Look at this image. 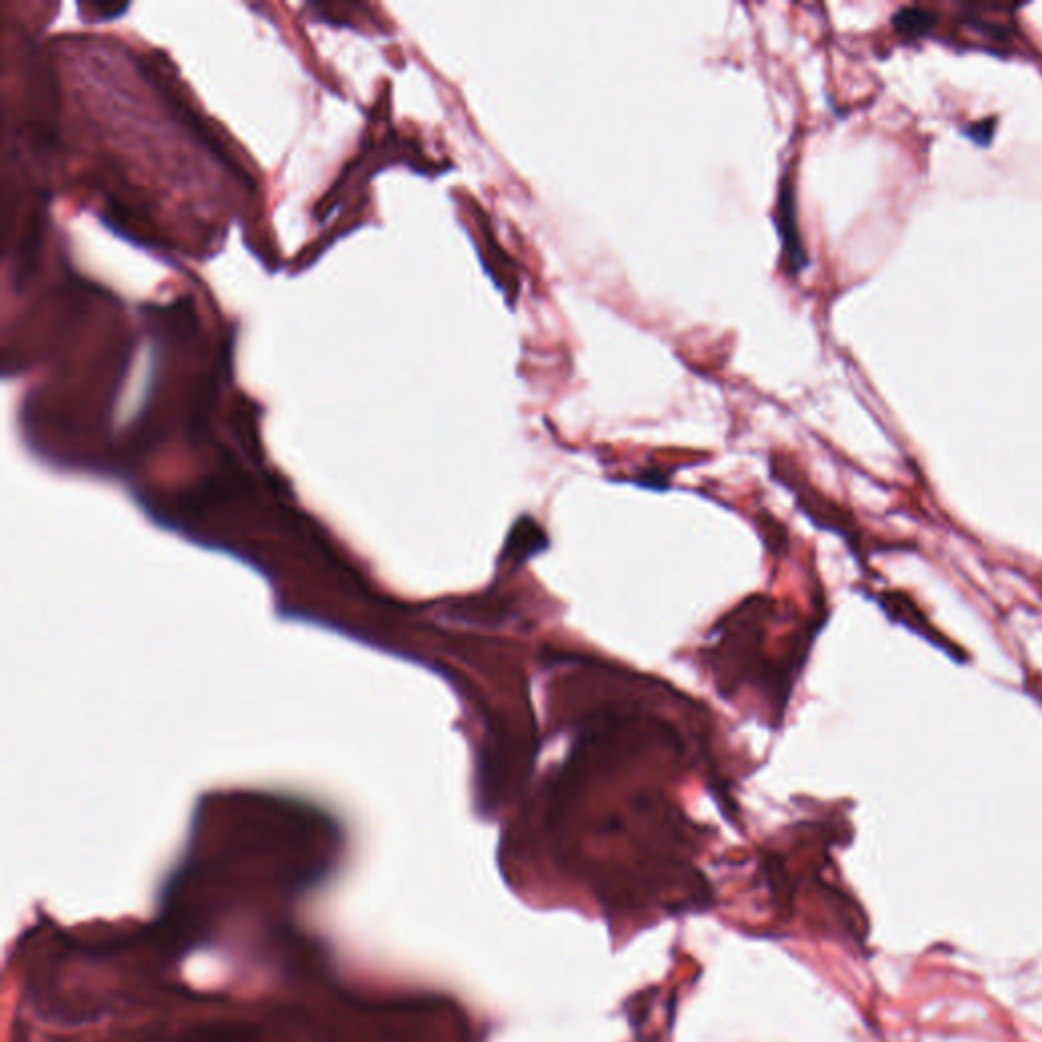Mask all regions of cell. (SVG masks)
Segmentation results:
<instances>
[{
    "label": "cell",
    "instance_id": "2",
    "mask_svg": "<svg viewBox=\"0 0 1042 1042\" xmlns=\"http://www.w3.org/2000/svg\"><path fill=\"white\" fill-rule=\"evenodd\" d=\"M475 216H477V222H479V235H483L481 237V245H487L485 251H483L485 269L493 275L497 285L503 289L505 296H507V302L515 304V300L519 296V287H521V277H519L517 265L507 255V251L495 241V235L491 233L489 220L483 214V210L477 212Z\"/></svg>",
    "mask_w": 1042,
    "mask_h": 1042
},
{
    "label": "cell",
    "instance_id": "1",
    "mask_svg": "<svg viewBox=\"0 0 1042 1042\" xmlns=\"http://www.w3.org/2000/svg\"><path fill=\"white\" fill-rule=\"evenodd\" d=\"M796 190H794V178L784 176L778 188V200H776V212L774 220L778 226V235L782 241V257L786 265L788 275H798L808 267V253L798 228V214H796Z\"/></svg>",
    "mask_w": 1042,
    "mask_h": 1042
},
{
    "label": "cell",
    "instance_id": "3",
    "mask_svg": "<svg viewBox=\"0 0 1042 1042\" xmlns=\"http://www.w3.org/2000/svg\"><path fill=\"white\" fill-rule=\"evenodd\" d=\"M939 23V17L922 7H902L892 15V27L900 37L920 39L931 35Z\"/></svg>",
    "mask_w": 1042,
    "mask_h": 1042
},
{
    "label": "cell",
    "instance_id": "5",
    "mask_svg": "<svg viewBox=\"0 0 1042 1042\" xmlns=\"http://www.w3.org/2000/svg\"><path fill=\"white\" fill-rule=\"evenodd\" d=\"M996 125H998V119H996V117H986V119L975 121V123L963 127L961 133H963L969 141H973L975 145H979V147H990V143H992V139H994V135H996Z\"/></svg>",
    "mask_w": 1042,
    "mask_h": 1042
},
{
    "label": "cell",
    "instance_id": "4",
    "mask_svg": "<svg viewBox=\"0 0 1042 1042\" xmlns=\"http://www.w3.org/2000/svg\"><path fill=\"white\" fill-rule=\"evenodd\" d=\"M882 605L886 609V613H890L894 619H898L900 623H904L908 629H914L916 633H920L922 638L931 640V642H941V635H937L929 621H926L920 611L904 597L896 595V593H890V597H884L882 599Z\"/></svg>",
    "mask_w": 1042,
    "mask_h": 1042
}]
</instances>
